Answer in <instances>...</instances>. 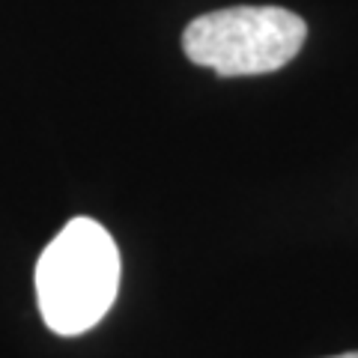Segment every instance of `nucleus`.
Listing matches in <instances>:
<instances>
[{
    "label": "nucleus",
    "mask_w": 358,
    "mask_h": 358,
    "mask_svg": "<svg viewBox=\"0 0 358 358\" xmlns=\"http://www.w3.org/2000/svg\"><path fill=\"white\" fill-rule=\"evenodd\" d=\"M305 39V18L284 6H230L197 15L182 30V51L221 78L266 75L293 60Z\"/></svg>",
    "instance_id": "f03ea898"
},
{
    "label": "nucleus",
    "mask_w": 358,
    "mask_h": 358,
    "mask_svg": "<svg viewBox=\"0 0 358 358\" xmlns=\"http://www.w3.org/2000/svg\"><path fill=\"white\" fill-rule=\"evenodd\" d=\"M331 358H358V352H343V355H331Z\"/></svg>",
    "instance_id": "7ed1b4c3"
},
{
    "label": "nucleus",
    "mask_w": 358,
    "mask_h": 358,
    "mask_svg": "<svg viewBox=\"0 0 358 358\" xmlns=\"http://www.w3.org/2000/svg\"><path fill=\"white\" fill-rule=\"evenodd\" d=\"M120 289V251L93 218H72L36 263V301L54 334L75 338L105 320Z\"/></svg>",
    "instance_id": "f257e3e1"
}]
</instances>
